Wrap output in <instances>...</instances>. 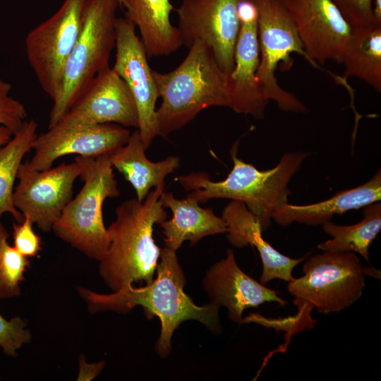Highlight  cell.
Here are the masks:
<instances>
[{
    "instance_id": "32",
    "label": "cell",
    "mask_w": 381,
    "mask_h": 381,
    "mask_svg": "<svg viewBox=\"0 0 381 381\" xmlns=\"http://www.w3.org/2000/svg\"><path fill=\"white\" fill-rule=\"evenodd\" d=\"M80 373L78 380H90L98 375L104 368V362L87 364L85 358L80 356Z\"/></svg>"
},
{
    "instance_id": "17",
    "label": "cell",
    "mask_w": 381,
    "mask_h": 381,
    "mask_svg": "<svg viewBox=\"0 0 381 381\" xmlns=\"http://www.w3.org/2000/svg\"><path fill=\"white\" fill-rule=\"evenodd\" d=\"M66 114L87 123L138 127L133 96L126 82L109 66L95 75Z\"/></svg>"
},
{
    "instance_id": "36",
    "label": "cell",
    "mask_w": 381,
    "mask_h": 381,
    "mask_svg": "<svg viewBox=\"0 0 381 381\" xmlns=\"http://www.w3.org/2000/svg\"><path fill=\"white\" fill-rule=\"evenodd\" d=\"M117 1H118L119 4V5H120V7H122V4H123V0H117Z\"/></svg>"
},
{
    "instance_id": "29",
    "label": "cell",
    "mask_w": 381,
    "mask_h": 381,
    "mask_svg": "<svg viewBox=\"0 0 381 381\" xmlns=\"http://www.w3.org/2000/svg\"><path fill=\"white\" fill-rule=\"evenodd\" d=\"M33 222L24 217L22 222L13 223V246L21 254L28 257H36L42 250V238L33 231Z\"/></svg>"
},
{
    "instance_id": "18",
    "label": "cell",
    "mask_w": 381,
    "mask_h": 381,
    "mask_svg": "<svg viewBox=\"0 0 381 381\" xmlns=\"http://www.w3.org/2000/svg\"><path fill=\"white\" fill-rule=\"evenodd\" d=\"M221 217L226 224L230 244L239 248L250 245L258 251L262 264L260 282L264 285L274 279L289 282L294 267L309 255L291 258L277 250L263 238L260 222L242 202L231 200L223 209Z\"/></svg>"
},
{
    "instance_id": "14",
    "label": "cell",
    "mask_w": 381,
    "mask_h": 381,
    "mask_svg": "<svg viewBox=\"0 0 381 381\" xmlns=\"http://www.w3.org/2000/svg\"><path fill=\"white\" fill-rule=\"evenodd\" d=\"M312 66L341 63L351 27L332 0H282Z\"/></svg>"
},
{
    "instance_id": "6",
    "label": "cell",
    "mask_w": 381,
    "mask_h": 381,
    "mask_svg": "<svg viewBox=\"0 0 381 381\" xmlns=\"http://www.w3.org/2000/svg\"><path fill=\"white\" fill-rule=\"evenodd\" d=\"M110 155L83 157L85 165L80 177L84 184L65 206L52 229L62 241L99 262L104 257L110 242L103 221V203L107 198L120 194Z\"/></svg>"
},
{
    "instance_id": "31",
    "label": "cell",
    "mask_w": 381,
    "mask_h": 381,
    "mask_svg": "<svg viewBox=\"0 0 381 381\" xmlns=\"http://www.w3.org/2000/svg\"><path fill=\"white\" fill-rule=\"evenodd\" d=\"M9 233L0 218V257L4 246L8 242ZM20 290L9 286L4 279L0 270V300L10 299L18 296Z\"/></svg>"
},
{
    "instance_id": "10",
    "label": "cell",
    "mask_w": 381,
    "mask_h": 381,
    "mask_svg": "<svg viewBox=\"0 0 381 381\" xmlns=\"http://www.w3.org/2000/svg\"><path fill=\"white\" fill-rule=\"evenodd\" d=\"M131 134L128 128L119 124L87 123L66 114L47 131L37 135L34 155L27 162L31 169L43 171L68 155L93 158L112 155L128 142Z\"/></svg>"
},
{
    "instance_id": "13",
    "label": "cell",
    "mask_w": 381,
    "mask_h": 381,
    "mask_svg": "<svg viewBox=\"0 0 381 381\" xmlns=\"http://www.w3.org/2000/svg\"><path fill=\"white\" fill-rule=\"evenodd\" d=\"M114 70L126 82L135 99L138 113V131L147 149L159 135L156 102L159 98L147 56L135 26L126 17L116 23Z\"/></svg>"
},
{
    "instance_id": "15",
    "label": "cell",
    "mask_w": 381,
    "mask_h": 381,
    "mask_svg": "<svg viewBox=\"0 0 381 381\" xmlns=\"http://www.w3.org/2000/svg\"><path fill=\"white\" fill-rule=\"evenodd\" d=\"M238 13L240 27L234 48V66L229 75V108L260 119L265 116L270 101L257 78L260 49L258 10L253 0H241Z\"/></svg>"
},
{
    "instance_id": "5",
    "label": "cell",
    "mask_w": 381,
    "mask_h": 381,
    "mask_svg": "<svg viewBox=\"0 0 381 381\" xmlns=\"http://www.w3.org/2000/svg\"><path fill=\"white\" fill-rule=\"evenodd\" d=\"M172 71H152L162 102L156 109L159 135L167 137L191 122L203 109L229 106V75L210 49L196 40Z\"/></svg>"
},
{
    "instance_id": "28",
    "label": "cell",
    "mask_w": 381,
    "mask_h": 381,
    "mask_svg": "<svg viewBox=\"0 0 381 381\" xmlns=\"http://www.w3.org/2000/svg\"><path fill=\"white\" fill-rule=\"evenodd\" d=\"M11 85L0 78V124L13 133L23 125L28 116L24 104L11 95Z\"/></svg>"
},
{
    "instance_id": "24",
    "label": "cell",
    "mask_w": 381,
    "mask_h": 381,
    "mask_svg": "<svg viewBox=\"0 0 381 381\" xmlns=\"http://www.w3.org/2000/svg\"><path fill=\"white\" fill-rule=\"evenodd\" d=\"M37 128L34 119L25 121L11 140L0 147V218L4 214L9 213L16 222L24 220L23 214L13 202L14 183L24 156L32 150Z\"/></svg>"
},
{
    "instance_id": "7",
    "label": "cell",
    "mask_w": 381,
    "mask_h": 381,
    "mask_svg": "<svg viewBox=\"0 0 381 381\" xmlns=\"http://www.w3.org/2000/svg\"><path fill=\"white\" fill-rule=\"evenodd\" d=\"M117 0H87L80 35L66 62L61 86L53 102L48 128L56 123L89 85L109 66L115 48Z\"/></svg>"
},
{
    "instance_id": "3",
    "label": "cell",
    "mask_w": 381,
    "mask_h": 381,
    "mask_svg": "<svg viewBox=\"0 0 381 381\" xmlns=\"http://www.w3.org/2000/svg\"><path fill=\"white\" fill-rule=\"evenodd\" d=\"M303 272L286 286L296 313L272 320L274 329L286 332V345L294 334L314 327L317 320L310 315L314 309L322 314L339 313L356 302L365 286L364 267L353 252L314 255L305 262Z\"/></svg>"
},
{
    "instance_id": "11",
    "label": "cell",
    "mask_w": 381,
    "mask_h": 381,
    "mask_svg": "<svg viewBox=\"0 0 381 381\" xmlns=\"http://www.w3.org/2000/svg\"><path fill=\"white\" fill-rule=\"evenodd\" d=\"M84 165L81 156H76L71 163L43 171L31 169L27 161L22 162L13 194L15 207L42 231H50L72 199L73 183Z\"/></svg>"
},
{
    "instance_id": "20",
    "label": "cell",
    "mask_w": 381,
    "mask_h": 381,
    "mask_svg": "<svg viewBox=\"0 0 381 381\" xmlns=\"http://www.w3.org/2000/svg\"><path fill=\"white\" fill-rule=\"evenodd\" d=\"M160 200L164 208L172 212L169 220L159 225L164 235L165 247L176 251L183 241L194 246L202 238L226 232L224 219L217 216L212 208H202L189 198L176 199L172 193L164 191Z\"/></svg>"
},
{
    "instance_id": "25",
    "label": "cell",
    "mask_w": 381,
    "mask_h": 381,
    "mask_svg": "<svg viewBox=\"0 0 381 381\" xmlns=\"http://www.w3.org/2000/svg\"><path fill=\"white\" fill-rule=\"evenodd\" d=\"M363 219L353 225H338L331 221L322 224L324 231L332 238L320 243L322 251L353 252L369 262V248L381 229L380 201L363 207Z\"/></svg>"
},
{
    "instance_id": "26",
    "label": "cell",
    "mask_w": 381,
    "mask_h": 381,
    "mask_svg": "<svg viewBox=\"0 0 381 381\" xmlns=\"http://www.w3.org/2000/svg\"><path fill=\"white\" fill-rule=\"evenodd\" d=\"M27 322L19 316L6 320L0 313V349L11 357H16L24 344L32 339Z\"/></svg>"
},
{
    "instance_id": "19",
    "label": "cell",
    "mask_w": 381,
    "mask_h": 381,
    "mask_svg": "<svg viewBox=\"0 0 381 381\" xmlns=\"http://www.w3.org/2000/svg\"><path fill=\"white\" fill-rule=\"evenodd\" d=\"M380 199L381 171L379 169L366 183L337 192L327 200L303 205L286 202L274 212L272 219L282 226H289L294 222L316 226L330 221L335 214L364 207L380 201Z\"/></svg>"
},
{
    "instance_id": "27",
    "label": "cell",
    "mask_w": 381,
    "mask_h": 381,
    "mask_svg": "<svg viewBox=\"0 0 381 381\" xmlns=\"http://www.w3.org/2000/svg\"><path fill=\"white\" fill-rule=\"evenodd\" d=\"M30 265L29 258L21 254L7 242L0 257V270L6 283L20 290V284L24 280V273Z\"/></svg>"
},
{
    "instance_id": "22",
    "label": "cell",
    "mask_w": 381,
    "mask_h": 381,
    "mask_svg": "<svg viewBox=\"0 0 381 381\" xmlns=\"http://www.w3.org/2000/svg\"><path fill=\"white\" fill-rule=\"evenodd\" d=\"M138 129L128 142L110 155L113 168L117 169L133 186L136 199L143 201L152 188L165 186V178L180 167V158L169 156L159 162L150 161Z\"/></svg>"
},
{
    "instance_id": "4",
    "label": "cell",
    "mask_w": 381,
    "mask_h": 381,
    "mask_svg": "<svg viewBox=\"0 0 381 381\" xmlns=\"http://www.w3.org/2000/svg\"><path fill=\"white\" fill-rule=\"evenodd\" d=\"M238 145L237 140L231 148L233 167L224 180L213 181L207 173L198 171L179 176L176 181L190 191L187 197L198 203L214 198L243 202L265 231L271 224L274 212L289 202V182L310 152H286L274 168L262 171L238 157Z\"/></svg>"
},
{
    "instance_id": "23",
    "label": "cell",
    "mask_w": 381,
    "mask_h": 381,
    "mask_svg": "<svg viewBox=\"0 0 381 381\" xmlns=\"http://www.w3.org/2000/svg\"><path fill=\"white\" fill-rule=\"evenodd\" d=\"M341 63L344 75L356 77L381 92V25L351 28Z\"/></svg>"
},
{
    "instance_id": "8",
    "label": "cell",
    "mask_w": 381,
    "mask_h": 381,
    "mask_svg": "<svg viewBox=\"0 0 381 381\" xmlns=\"http://www.w3.org/2000/svg\"><path fill=\"white\" fill-rule=\"evenodd\" d=\"M258 10V35L260 63L257 78L269 100L285 111L306 113L308 109L294 94L278 83L276 71L280 66L289 70L291 54L302 56L311 65L296 28L282 0H253Z\"/></svg>"
},
{
    "instance_id": "34",
    "label": "cell",
    "mask_w": 381,
    "mask_h": 381,
    "mask_svg": "<svg viewBox=\"0 0 381 381\" xmlns=\"http://www.w3.org/2000/svg\"><path fill=\"white\" fill-rule=\"evenodd\" d=\"M13 135V133L9 128L0 124V147L7 143Z\"/></svg>"
},
{
    "instance_id": "16",
    "label": "cell",
    "mask_w": 381,
    "mask_h": 381,
    "mask_svg": "<svg viewBox=\"0 0 381 381\" xmlns=\"http://www.w3.org/2000/svg\"><path fill=\"white\" fill-rule=\"evenodd\" d=\"M202 285L210 303L225 307L229 318L239 325L242 324V315L247 308L265 303L274 302L280 306L287 303L277 291L246 274L238 265L231 249H228L226 257L206 272Z\"/></svg>"
},
{
    "instance_id": "9",
    "label": "cell",
    "mask_w": 381,
    "mask_h": 381,
    "mask_svg": "<svg viewBox=\"0 0 381 381\" xmlns=\"http://www.w3.org/2000/svg\"><path fill=\"white\" fill-rule=\"evenodd\" d=\"M87 0H64L57 11L30 30L25 52L42 90L54 102L67 59L80 32Z\"/></svg>"
},
{
    "instance_id": "12",
    "label": "cell",
    "mask_w": 381,
    "mask_h": 381,
    "mask_svg": "<svg viewBox=\"0 0 381 381\" xmlns=\"http://www.w3.org/2000/svg\"><path fill=\"white\" fill-rule=\"evenodd\" d=\"M241 0H182L176 9L182 45L196 40L212 52L218 66L229 75L234 66V48L239 32Z\"/></svg>"
},
{
    "instance_id": "35",
    "label": "cell",
    "mask_w": 381,
    "mask_h": 381,
    "mask_svg": "<svg viewBox=\"0 0 381 381\" xmlns=\"http://www.w3.org/2000/svg\"><path fill=\"white\" fill-rule=\"evenodd\" d=\"M364 272L366 274L376 277L377 279H380V271L373 268V267H364Z\"/></svg>"
},
{
    "instance_id": "2",
    "label": "cell",
    "mask_w": 381,
    "mask_h": 381,
    "mask_svg": "<svg viewBox=\"0 0 381 381\" xmlns=\"http://www.w3.org/2000/svg\"><path fill=\"white\" fill-rule=\"evenodd\" d=\"M164 188H154L143 201L132 198L116 207L115 219L107 228L109 246L99 262V274L112 291L153 280L162 250L153 238V228L167 217L160 200Z\"/></svg>"
},
{
    "instance_id": "30",
    "label": "cell",
    "mask_w": 381,
    "mask_h": 381,
    "mask_svg": "<svg viewBox=\"0 0 381 381\" xmlns=\"http://www.w3.org/2000/svg\"><path fill=\"white\" fill-rule=\"evenodd\" d=\"M345 20L353 28L373 24V0H332Z\"/></svg>"
},
{
    "instance_id": "1",
    "label": "cell",
    "mask_w": 381,
    "mask_h": 381,
    "mask_svg": "<svg viewBox=\"0 0 381 381\" xmlns=\"http://www.w3.org/2000/svg\"><path fill=\"white\" fill-rule=\"evenodd\" d=\"M176 252L167 247L162 249L157 276L144 286L135 287L130 284L107 294L77 287L92 314L107 311L126 314L136 306H141L149 319L157 316L161 329L155 349L162 358L169 355L172 335L186 320H197L213 333L222 330L220 307L212 303L198 306L184 292L186 276Z\"/></svg>"
},
{
    "instance_id": "33",
    "label": "cell",
    "mask_w": 381,
    "mask_h": 381,
    "mask_svg": "<svg viewBox=\"0 0 381 381\" xmlns=\"http://www.w3.org/2000/svg\"><path fill=\"white\" fill-rule=\"evenodd\" d=\"M372 16L373 24L381 25V0H373Z\"/></svg>"
},
{
    "instance_id": "21",
    "label": "cell",
    "mask_w": 381,
    "mask_h": 381,
    "mask_svg": "<svg viewBox=\"0 0 381 381\" xmlns=\"http://www.w3.org/2000/svg\"><path fill=\"white\" fill-rule=\"evenodd\" d=\"M125 17L137 27L147 57L168 56L182 46L179 32L170 22V0H123Z\"/></svg>"
}]
</instances>
